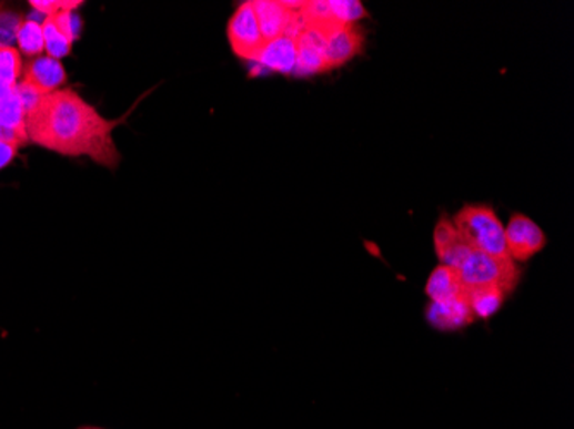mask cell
Here are the masks:
<instances>
[{
    "instance_id": "cell-1",
    "label": "cell",
    "mask_w": 574,
    "mask_h": 429,
    "mask_svg": "<svg viewBox=\"0 0 574 429\" xmlns=\"http://www.w3.org/2000/svg\"><path fill=\"white\" fill-rule=\"evenodd\" d=\"M122 122L103 118L73 88H62L28 103L24 133L33 145L62 156H88L114 171L121 164L114 130Z\"/></svg>"
},
{
    "instance_id": "cell-2",
    "label": "cell",
    "mask_w": 574,
    "mask_h": 429,
    "mask_svg": "<svg viewBox=\"0 0 574 429\" xmlns=\"http://www.w3.org/2000/svg\"><path fill=\"white\" fill-rule=\"evenodd\" d=\"M453 224L460 232L461 239L469 244L473 252L495 256L507 255L504 225L499 221L492 206L483 203L463 206L453 218Z\"/></svg>"
},
{
    "instance_id": "cell-3",
    "label": "cell",
    "mask_w": 574,
    "mask_h": 429,
    "mask_svg": "<svg viewBox=\"0 0 574 429\" xmlns=\"http://www.w3.org/2000/svg\"><path fill=\"white\" fill-rule=\"evenodd\" d=\"M464 289L499 287L506 294L513 293L522 278V270L507 255L495 256L472 252L457 268Z\"/></svg>"
},
{
    "instance_id": "cell-4",
    "label": "cell",
    "mask_w": 574,
    "mask_h": 429,
    "mask_svg": "<svg viewBox=\"0 0 574 429\" xmlns=\"http://www.w3.org/2000/svg\"><path fill=\"white\" fill-rule=\"evenodd\" d=\"M228 40L232 52L243 61L256 62L265 47L253 2H243L231 16L228 24Z\"/></svg>"
},
{
    "instance_id": "cell-5",
    "label": "cell",
    "mask_w": 574,
    "mask_h": 429,
    "mask_svg": "<svg viewBox=\"0 0 574 429\" xmlns=\"http://www.w3.org/2000/svg\"><path fill=\"white\" fill-rule=\"evenodd\" d=\"M506 252L513 262L525 263L547 246V237L532 218L523 213H514L510 224L504 227Z\"/></svg>"
},
{
    "instance_id": "cell-6",
    "label": "cell",
    "mask_w": 574,
    "mask_h": 429,
    "mask_svg": "<svg viewBox=\"0 0 574 429\" xmlns=\"http://www.w3.org/2000/svg\"><path fill=\"white\" fill-rule=\"evenodd\" d=\"M68 84V73L64 64L59 59L40 55L31 59L24 68L23 80H21L20 92L28 93V96H43L59 92Z\"/></svg>"
},
{
    "instance_id": "cell-7",
    "label": "cell",
    "mask_w": 574,
    "mask_h": 429,
    "mask_svg": "<svg viewBox=\"0 0 574 429\" xmlns=\"http://www.w3.org/2000/svg\"><path fill=\"white\" fill-rule=\"evenodd\" d=\"M325 30L328 28L303 27V30L294 37L293 40L296 43V68H294L293 74L312 76V74L328 73Z\"/></svg>"
},
{
    "instance_id": "cell-8",
    "label": "cell",
    "mask_w": 574,
    "mask_h": 429,
    "mask_svg": "<svg viewBox=\"0 0 574 429\" xmlns=\"http://www.w3.org/2000/svg\"><path fill=\"white\" fill-rule=\"evenodd\" d=\"M363 49V34L356 24H334L325 30V59L329 71L348 64Z\"/></svg>"
},
{
    "instance_id": "cell-9",
    "label": "cell",
    "mask_w": 574,
    "mask_h": 429,
    "mask_svg": "<svg viewBox=\"0 0 574 429\" xmlns=\"http://www.w3.org/2000/svg\"><path fill=\"white\" fill-rule=\"evenodd\" d=\"M425 318L430 327L439 331H460L470 327L475 321L472 308H470L469 297H457L447 303H430L425 309Z\"/></svg>"
},
{
    "instance_id": "cell-10",
    "label": "cell",
    "mask_w": 574,
    "mask_h": 429,
    "mask_svg": "<svg viewBox=\"0 0 574 429\" xmlns=\"http://www.w3.org/2000/svg\"><path fill=\"white\" fill-rule=\"evenodd\" d=\"M434 246L441 265L451 266L456 270L473 252L469 244L461 239L460 232L454 227L453 218L445 217V215L435 225Z\"/></svg>"
},
{
    "instance_id": "cell-11",
    "label": "cell",
    "mask_w": 574,
    "mask_h": 429,
    "mask_svg": "<svg viewBox=\"0 0 574 429\" xmlns=\"http://www.w3.org/2000/svg\"><path fill=\"white\" fill-rule=\"evenodd\" d=\"M253 9L265 43L290 33L296 11L285 8L282 0H256L253 2Z\"/></svg>"
},
{
    "instance_id": "cell-12",
    "label": "cell",
    "mask_w": 574,
    "mask_h": 429,
    "mask_svg": "<svg viewBox=\"0 0 574 429\" xmlns=\"http://www.w3.org/2000/svg\"><path fill=\"white\" fill-rule=\"evenodd\" d=\"M464 293L466 289L461 282L460 272L451 266L439 265L426 280L425 294L430 303H447L464 296Z\"/></svg>"
},
{
    "instance_id": "cell-13",
    "label": "cell",
    "mask_w": 574,
    "mask_h": 429,
    "mask_svg": "<svg viewBox=\"0 0 574 429\" xmlns=\"http://www.w3.org/2000/svg\"><path fill=\"white\" fill-rule=\"evenodd\" d=\"M256 64L275 73L293 74L296 68V43L291 37H279L266 42Z\"/></svg>"
},
{
    "instance_id": "cell-14",
    "label": "cell",
    "mask_w": 574,
    "mask_h": 429,
    "mask_svg": "<svg viewBox=\"0 0 574 429\" xmlns=\"http://www.w3.org/2000/svg\"><path fill=\"white\" fill-rule=\"evenodd\" d=\"M507 296L510 294L504 293L499 287H476V289L466 290L473 315H475V318L482 319H489L497 315Z\"/></svg>"
},
{
    "instance_id": "cell-15",
    "label": "cell",
    "mask_w": 574,
    "mask_h": 429,
    "mask_svg": "<svg viewBox=\"0 0 574 429\" xmlns=\"http://www.w3.org/2000/svg\"><path fill=\"white\" fill-rule=\"evenodd\" d=\"M18 52L24 58H40L46 52V39H43L42 23L34 20H24L18 34H16Z\"/></svg>"
},
{
    "instance_id": "cell-16",
    "label": "cell",
    "mask_w": 574,
    "mask_h": 429,
    "mask_svg": "<svg viewBox=\"0 0 574 429\" xmlns=\"http://www.w3.org/2000/svg\"><path fill=\"white\" fill-rule=\"evenodd\" d=\"M23 74V61L21 53L16 47L11 49H0V90L2 92H12L16 90V83Z\"/></svg>"
},
{
    "instance_id": "cell-17",
    "label": "cell",
    "mask_w": 574,
    "mask_h": 429,
    "mask_svg": "<svg viewBox=\"0 0 574 429\" xmlns=\"http://www.w3.org/2000/svg\"><path fill=\"white\" fill-rule=\"evenodd\" d=\"M43 39H46V52L49 58L61 59L68 58L73 50V40L68 39L61 30H59L56 21L47 16L42 23Z\"/></svg>"
},
{
    "instance_id": "cell-18",
    "label": "cell",
    "mask_w": 574,
    "mask_h": 429,
    "mask_svg": "<svg viewBox=\"0 0 574 429\" xmlns=\"http://www.w3.org/2000/svg\"><path fill=\"white\" fill-rule=\"evenodd\" d=\"M332 18L338 24H356L369 18L365 6L358 0H329Z\"/></svg>"
},
{
    "instance_id": "cell-19",
    "label": "cell",
    "mask_w": 574,
    "mask_h": 429,
    "mask_svg": "<svg viewBox=\"0 0 574 429\" xmlns=\"http://www.w3.org/2000/svg\"><path fill=\"white\" fill-rule=\"evenodd\" d=\"M24 18L21 12L0 4V49H11L16 43V34L23 24Z\"/></svg>"
},
{
    "instance_id": "cell-20",
    "label": "cell",
    "mask_w": 574,
    "mask_h": 429,
    "mask_svg": "<svg viewBox=\"0 0 574 429\" xmlns=\"http://www.w3.org/2000/svg\"><path fill=\"white\" fill-rule=\"evenodd\" d=\"M30 6L43 18H47L56 12L77 11L80 6H83V2L81 0H31Z\"/></svg>"
},
{
    "instance_id": "cell-21",
    "label": "cell",
    "mask_w": 574,
    "mask_h": 429,
    "mask_svg": "<svg viewBox=\"0 0 574 429\" xmlns=\"http://www.w3.org/2000/svg\"><path fill=\"white\" fill-rule=\"evenodd\" d=\"M21 145H24V143H21V141L6 140V137H0V171H2V168L9 167V165L14 162L16 156H18V152H20Z\"/></svg>"
},
{
    "instance_id": "cell-22",
    "label": "cell",
    "mask_w": 574,
    "mask_h": 429,
    "mask_svg": "<svg viewBox=\"0 0 574 429\" xmlns=\"http://www.w3.org/2000/svg\"><path fill=\"white\" fill-rule=\"evenodd\" d=\"M0 137H6V140L21 141L18 140V137H16L14 134H11L9 133V131H6L2 126H0ZM21 143H24V141H21Z\"/></svg>"
},
{
    "instance_id": "cell-23",
    "label": "cell",
    "mask_w": 574,
    "mask_h": 429,
    "mask_svg": "<svg viewBox=\"0 0 574 429\" xmlns=\"http://www.w3.org/2000/svg\"><path fill=\"white\" fill-rule=\"evenodd\" d=\"M77 429H107V428H100V426H80V428Z\"/></svg>"
}]
</instances>
